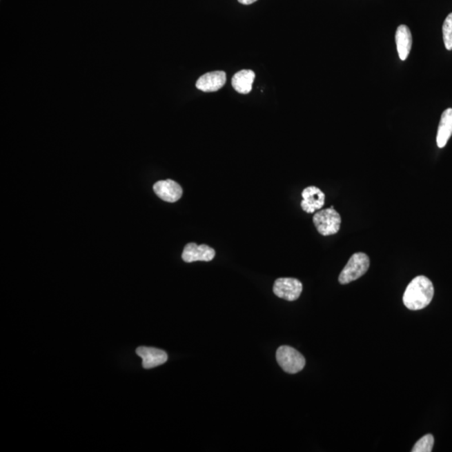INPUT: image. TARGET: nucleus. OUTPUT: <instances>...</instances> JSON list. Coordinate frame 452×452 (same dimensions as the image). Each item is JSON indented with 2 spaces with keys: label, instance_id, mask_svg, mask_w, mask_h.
<instances>
[{
  "label": "nucleus",
  "instance_id": "nucleus-1",
  "mask_svg": "<svg viewBox=\"0 0 452 452\" xmlns=\"http://www.w3.org/2000/svg\"><path fill=\"white\" fill-rule=\"evenodd\" d=\"M434 286L429 278L418 276L413 279L404 293L403 302L408 309L422 310L431 304L434 297Z\"/></svg>",
  "mask_w": 452,
  "mask_h": 452
},
{
  "label": "nucleus",
  "instance_id": "nucleus-2",
  "mask_svg": "<svg viewBox=\"0 0 452 452\" xmlns=\"http://www.w3.org/2000/svg\"><path fill=\"white\" fill-rule=\"evenodd\" d=\"M369 267V258L363 253L353 254L340 275L341 284H348L364 276Z\"/></svg>",
  "mask_w": 452,
  "mask_h": 452
},
{
  "label": "nucleus",
  "instance_id": "nucleus-3",
  "mask_svg": "<svg viewBox=\"0 0 452 452\" xmlns=\"http://www.w3.org/2000/svg\"><path fill=\"white\" fill-rule=\"evenodd\" d=\"M341 216L333 206L329 209L318 211L313 216V223L317 230L322 235H335L339 232L341 226Z\"/></svg>",
  "mask_w": 452,
  "mask_h": 452
},
{
  "label": "nucleus",
  "instance_id": "nucleus-4",
  "mask_svg": "<svg viewBox=\"0 0 452 452\" xmlns=\"http://www.w3.org/2000/svg\"><path fill=\"white\" fill-rule=\"evenodd\" d=\"M276 357L278 364L286 373H297L305 367V357L289 346H282L279 348Z\"/></svg>",
  "mask_w": 452,
  "mask_h": 452
},
{
  "label": "nucleus",
  "instance_id": "nucleus-5",
  "mask_svg": "<svg viewBox=\"0 0 452 452\" xmlns=\"http://www.w3.org/2000/svg\"><path fill=\"white\" fill-rule=\"evenodd\" d=\"M273 292L276 296L286 301H296L301 296L302 284L295 278H279L274 283Z\"/></svg>",
  "mask_w": 452,
  "mask_h": 452
},
{
  "label": "nucleus",
  "instance_id": "nucleus-6",
  "mask_svg": "<svg viewBox=\"0 0 452 452\" xmlns=\"http://www.w3.org/2000/svg\"><path fill=\"white\" fill-rule=\"evenodd\" d=\"M215 257V250L207 245H199L195 243H188L182 254L184 262L191 263L195 262H210Z\"/></svg>",
  "mask_w": 452,
  "mask_h": 452
},
{
  "label": "nucleus",
  "instance_id": "nucleus-7",
  "mask_svg": "<svg viewBox=\"0 0 452 452\" xmlns=\"http://www.w3.org/2000/svg\"><path fill=\"white\" fill-rule=\"evenodd\" d=\"M153 191L164 202L175 203L182 197L183 190L172 179L161 180L153 186Z\"/></svg>",
  "mask_w": 452,
  "mask_h": 452
},
{
  "label": "nucleus",
  "instance_id": "nucleus-8",
  "mask_svg": "<svg viewBox=\"0 0 452 452\" xmlns=\"http://www.w3.org/2000/svg\"><path fill=\"white\" fill-rule=\"evenodd\" d=\"M302 209L306 213L312 214L317 210H321L325 203V195L320 188L316 186L306 188L302 193Z\"/></svg>",
  "mask_w": 452,
  "mask_h": 452
},
{
  "label": "nucleus",
  "instance_id": "nucleus-9",
  "mask_svg": "<svg viewBox=\"0 0 452 452\" xmlns=\"http://www.w3.org/2000/svg\"><path fill=\"white\" fill-rule=\"evenodd\" d=\"M226 74L222 70L203 75L196 82V88L204 92H217L225 86Z\"/></svg>",
  "mask_w": 452,
  "mask_h": 452
},
{
  "label": "nucleus",
  "instance_id": "nucleus-10",
  "mask_svg": "<svg viewBox=\"0 0 452 452\" xmlns=\"http://www.w3.org/2000/svg\"><path fill=\"white\" fill-rule=\"evenodd\" d=\"M137 353L143 360V367L147 369L158 367L168 360L167 353L159 348L139 347Z\"/></svg>",
  "mask_w": 452,
  "mask_h": 452
},
{
  "label": "nucleus",
  "instance_id": "nucleus-11",
  "mask_svg": "<svg viewBox=\"0 0 452 452\" xmlns=\"http://www.w3.org/2000/svg\"><path fill=\"white\" fill-rule=\"evenodd\" d=\"M395 41L400 60L406 61L412 47V35L406 26L402 25L398 27L395 34Z\"/></svg>",
  "mask_w": 452,
  "mask_h": 452
},
{
  "label": "nucleus",
  "instance_id": "nucleus-12",
  "mask_svg": "<svg viewBox=\"0 0 452 452\" xmlns=\"http://www.w3.org/2000/svg\"><path fill=\"white\" fill-rule=\"evenodd\" d=\"M452 135V108H448L442 113L440 121L436 143L440 148L446 146Z\"/></svg>",
  "mask_w": 452,
  "mask_h": 452
},
{
  "label": "nucleus",
  "instance_id": "nucleus-13",
  "mask_svg": "<svg viewBox=\"0 0 452 452\" xmlns=\"http://www.w3.org/2000/svg\"><path fill=\"white\" fill-rule=\"evenodd\" d=\"M255 75L253 70H242L232 77V86L241 94H248L253 89Z\"/></svg>",
  "mask_w": 452,
  "mask_h": 452
},
{
  "label": "nucleus",
  "instance_id": "nucleus-14",
  "mask_svg": "<svg viewBox=\"0 0 452 452\" xmlns=\"http://www.w3.org/2000/svg\"><path fill=\"white\" fill-rule=\"evenodd\" d=\"M435 443L434 436L428 434L420 438L413 447L412 452H431L433 449Z\"/></svg>",
  "mask_w": 452,
  "mask_h": 452
},
{
  "label": "nucleus",
  "instance_id": "nucleus-15",
  "mask_svg": "<svg viewBox=\"0 0 452 452\" xmlns=\"http://www.w3.org/2000/svg\"><path fill=\"white\" fill-rule=\"evenodd\" d=\"M443 41L446 48L452 50V13L447 15L442 27Z\"/></svg>",
  "mask_w": 452,
  "mask_h": 452
},
{
  "label": "nucleus",
  "instance_id": "nucleus-16",
  "mask_svg": "<svg viewBox=\"0 0 452 452\" xmlns=\"http://www.w3.org/2000/svg\"><path fill=\"white\" fill-rule=\"evenodd\" d=\"M238 1L239 3H242V5L249 6L251 5V3L257 1V0H238Z\"/></svg>",
  "mask_w": 452,
  "mask_h": 452
}]
</instances>
